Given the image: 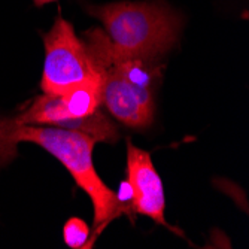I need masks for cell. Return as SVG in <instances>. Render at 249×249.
I'll list each match as a JSON object with an SVG mask.
<instances>
[{
  "label": "cell",
  "mask_w": 249,
  "mask_h": 249,
  "mask_svg": "<svg viewBox=\"0 0 249 249\" xmlns=\"http://www.w3.org/2000/svg\"><path fill=\"white\" fill-rule=\"evenodd\" d=\"M82 40L100 79L102 105L130 128L151 125L160 60L131 57L118 51L102 29H89Z\"/></svg>",
  "instance_id": "1"
},
{
  "label": "cell",
  "mask_w": 249,
  "mask_h": 249,
  "mask_svg": "<svg viewBox=\"0 0 249 249\" xmlns=\"http://www.w3.org/2000/svg\"><path fill=\"white\" fill-rule=\"evenodd\" d=\"M21 142L39 145L54 155L71 173L78 187L91 198L94 208V236L91 245L106 224L127 212L117 194L106 187L94 167L93 149L97 142L91 136L51 125H21L8 118L0 121V164L12 160L17 145Z\"/></svg>",
  "instance_id": "2"
},
{
  "label": "cell",
  "mask_w": 249,
  "mask_h": 249,
  "mask_svg": "<svg viewBox=\"0 0 249 249\" xmlns=\"http://www.w3.org/2000/svg\"><path fill=\"white\" fill-rule=\"evenodd\" d=\"M85 9L103 22L112 45L131 57L160 60L175 47L182 30V17L164 0L115 2Z\"/></svg>",
  "instance_id": "3"
},
{
  "label": "cell",
  "mask_w": 249,
  "mask_h": 249,
  "mask_svg": "<svg viewBox=\"0 0 249 249\" xmlns=\"http://www.w3.org/2000/svg\"><path fill=\"white\" fill-rule=\"evenodd\" d=\"M45 61L40 88L43 93H63L79 85H100L88 50L69 21L58 17L43 36Z\"/></svg>",
  "instance_id": "4"
},
{
  "label": "cell",
  "mask_w": 249,
  "mask_h": 249,
  "mask_svg": "<svg viewBox=\"0 0 249 249\" xmlns=\"http://www.w3.org/2000/svg\"><path fill=\"white\" fill-rule=\"evenodd\" d=\"M100 85H79L63 93H42L19 115L11 118L21 125L63 127L100 109Z\"/></svg>",
  "instance_id": "5"
},
{
  "label": "cell",
  "mask_w": 249,
  "mask_h": 249,
  "mask_svg": "<svg viewBox=\"0 0 249 249\" xmlns=\"http://www.w3.org/2000/svg\"><path fill=\"white\" fill-rule=\"evenodd\" d=\"M127 182L131 191V209L157 224L167 225L163 182L149 152L127 142Z\"/></svg>",
  "instance_id": "6"
},
{
  "label": "cell",
  "mask_w": 249,
  "mask_h": 249,
  "mask_svg": "<svg viewBox=\"0 0 249 249\" xmlns=\"http://www.w3.org/2000/svg\"><path fill=\"white\" fill-rule=\"evenodd\" d=\"M63 237L69 248H89V229L81 218H71L64 224Z\"/></svg>",
  "instance_id": "7"
},
{
  "label": "cell",
  "mask_w": 249,
  "mask_h": 249,
  "mask_svg": "<svg viewBox=\"0 0 249 249\" xmlns=\"http://www.w3.org/2000/svg\"><path fill=\"white\" fill-rule=\"evenodd\" d=\"M33 2H35L36 6H43V5H47V3L54 2V0H33Z\"/></svg>",
  "instance_id": "8"
}]
</instances>
